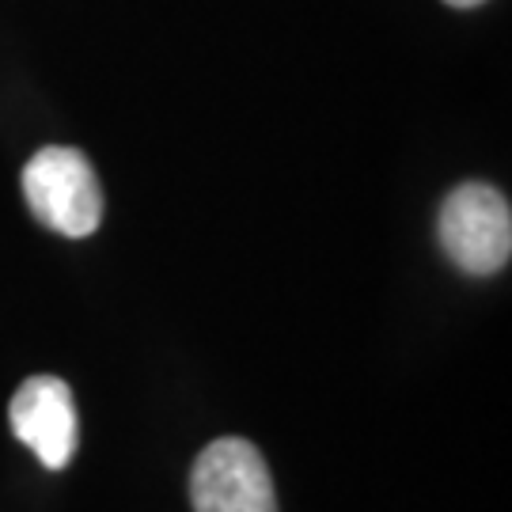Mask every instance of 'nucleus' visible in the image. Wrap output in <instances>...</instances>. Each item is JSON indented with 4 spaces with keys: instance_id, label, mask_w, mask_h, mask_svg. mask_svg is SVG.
I'll return each instance as SVG.
<instances>
[{
    "instance_id": "f257e3e1",
    "label": "nucleus",
    "mask_w": 512,
    "mask_h": 512,
    "mask_svg": "<svg viewBox=\"0 0 512 512\" xmlns=\"http://www.w3.org/2000/svg\"><path fill=\"white\" fill-rule=\"evenodd\" d=\"M23 198L38 224L57 236L84 239L103 224V190L80 148H38L23 167Z\"/></svg>"
},
{
    "instance_id": "f03ea898",
    "label": "nucleus",
    "mask_w": 512,
    "mask_h": 512,
    "mask_svg": "<svg viewBox=\"0 0 512 512\" xmlns=\"http://www.w3.org/2000/svg\"><path fill=\"white\" fill-rule=\"evenodd\" d=\"M437 236L463 274H497L512 255V209L505 194L486 183L456 186L440 205Z\"/></svg>"
},
{
    "instance_id": "7ed1b4c3",
    "label": "nucleus",
    "mask_w": 512,
    "mask_h": 512,
    "mask_svg": "<svg viewBox=\"0 0 512 512\" xmlns=\"http://www.w3.org/2000/svg\"><path fill=\"white\" fill-rule=\"evenodd\" d=\"M194 512H277L274 478L251 440L220 437L190 471Z\"/></svg>"
},
{
    "instance_id": "20e7f679",
    "label": "nucleus",
    "mask_w": 512,
    "mask_h": 512,
    "mask_svg": "<svg viewBox=\"0 0 512 512\" xmlns=\"http://www.w3.org/2000/svg\"><path fill=\"white\" fill-rule=\"evenodd\" d=\"M8 421H12V433L35 452L42 467L65 471L73 463L80 429H76L73 391L65 380L57 376L23 380L8 403Z\"/></svg>"
},
{
    "instance_id": "39448f33",
    "label": "nucleus",
    "mask_w": 512,
    "mask_h": 512,
    "mask_svg": "<svg viewBox=\"0 0 512 512\" xmlns=\"http://www.w3.org/2000/svg\"><path fill=\"white\" fill-rule=\"evenodd\" d=\"M444 4H452V8H478V4H486V0H444Z\"/></svg>"
}]
</instances>
